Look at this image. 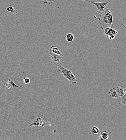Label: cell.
<instances>
[{
    "instance_id": "6",
    "label": "cell",
    "mask_w": 126,
    "mask_h": 140,
    "mask_svg": "<svg viewBox=\"0 0 126 140\" xmlns=\"http://www.w3.org/2000/svg\"><path fill=\"white\" fill-rule=\"evenodd\" d=\"M116 89L119 97H122L124 95H126V90L124 86H118Z\"/></svg>"
},
{
    "instance_id": "14",
    "label": "cell",
    "mask_w": 126,
    "mask_h": 140,
    "mask_svg": "<svg viewBox=\"0 0 126 140\" xmlns=\"http://www.w3.org/2000/svg\"><path fill=\"white\" fill-rule=\"evenodd\" d=\"M91 131L92 133L94 134H99L100 132V130L99 128L96 126H94L92 128Z\"/></svg>"
},
{
    "instance_id": "13",
    "label": "cell",
    "mask_w": 126,
    "mask_h": 140,
    "mask_svg": "<svg viewBox=\"0 0 126 140\" xmlns=\"http://www.w3.org/2000/svg\"><path fill=\"white\" fill-rule=\"evenodd\" d=\"M100 136L103 139H107L109 138L108 133L105 130L102 131Z\"/></svg>"
},
{
    "instance_id": "15",
    "label": "cell",
    "mask_w": 126,
    "mask_h": 140,
    "mask_svg": "<svg viewBox=\"0 0 126 140\" xmlns=\"http://www.w3.org/2000/svg\"><path fill=\"white\" fill-rule=\"evenodd\" d=\"M111 27H109L106 28L104 29V32H103V34L105 35H106V38H107L108 39H109V35L108 34L109 31V30H110Z\"/></svg>"
},
{
    "instance_id": "20",
    "label": "cell",
    "mask_w": 126,
    "mask_h": 140,
    "mask_svg": "<svg viewBox=\"0 0 126 140\" xmlns=\"http://www.w3.org/2000/svg\"><path fill=\"white\" fill-rule=\"evenodd\" d=\"M97 139L98 140H110L109 139H102L101 137L100 136H98L97 137Z\"/></svg>"
},
{
    "instance_id": "3",
    "label": "cell",
    "mask_w": 126,
    "mask_h": 140,
    "mask_svg": "<svg viewBox=\"0 0 126 140\" xmlns=\"http://www.w3.org/2000/svg\"><path fill=\"white\" fill-rule=\"evenodd\" d=\"M56 66L57 67L58 71L61 72L63 76L70 82L74 84L77 83V81L76 78L71 71L64 68L62 64L59 63L57 62Z\"/></svg>"
},
{
    "instance_id": "8",
    "label": "cell",
    "mask_w": 126,
    "mask_h": 140,
    "mask_svg": "<svg viewBox=\"0 0 126 140\" xmlns=\"http://www.w3.org/2000/svg\"><path fill=\"white\" fill-rule=\"evenodd\" d=\"M5 86L8 89H11L14 87H19L18 85L12 82L10 78L7 83Z\"/></svg>"
},
{
    "instance_id": "18",
    "label": "cell",
    "mask_w": 126,
    "mask_h": 140,
    "mask_svg": "<svg viewBox=\"0 0 126 140\" xmlns=\"http://www.w3.org/2000/svg\"><path fill=\"white\" fill-rule=\"evenodd\" d=\"M126 16H124L122 19V25L123 27H125V29H126Z\"/></svg>"
},
{
    "instance_id": "2",
    "label": "cell",
    "mask_w": 126,
    "mask_h": 140,
    "mask_svg": "<svg viewBox=\"0 0 126 140\" xmlns=\"http://www.w3.org/2000/svg\"><path fill=\"white\" fill-rule=\"evenodd\" d=\"M50 126L51 125L49 120H47L45 118L43 114L38 112L37 115L33 117L32 124L30 125V127L39 126L47 128Z\"/></svg>"
},
{
    "instance_id": "1",
    "label": "cell",
    "mask_w": 126,
    "mask_h": 140,
    "mask_svg": "<svg viewBox=\"0 0 126 140\" xmlns=\"http://www.w3.org/2000/svg\"><path fill=\"white\" fill-rule=\"evenodd\" d=\"M113 16L110 10L105 8L101 13L98 21L102 30L110 27H114L113 24Z\"/></svg>"
},
{
    "instance_id": "9",
    "label": "cell",
    "mask_w": 126,
    "mask_h": 140,
    "mask_svg": "<svg viewBox=\"0 0 126 140\" xmlns=\"http://www.w3.org/2000/svg\"><path fill=\"white\" fill-rule=\"evenodd\" d=\"M49 52L63 56V55L61 54L59 50L54 45H53L51 47Z\"/></svg>"
},
{
    "instance_id": "12",
    "label": "cell",
    "mask_w": 126,
    "mask_h": 140,
    "mask_svg": "<svg viewBox=\"0 0 126 140\" xmlns=\"http://www.w3.org/2000/svg\"><path fill=\"white\" fill-rule=\"evenodd\" d=\"M74 39V36L72 33H68L66 36V40L69 42H71L73 41Z\"/></svg>"
},
{
    "instance_id": "16",
    "label": "cell",
    "mask_w": 126,
    "mask_h": 140,
    "mask_svg": "<svg viewBox=\"0 0 126 140\" xmlns=\"http://www.w3.org/2000/svg\"><path fill=\"white\" fill-rule=\"evenodd\" d=\"M121 101L122 104L125 105H126V96L124 95L121 97Z\"/></svg>"
},
{
    "instance_id": "17",
    "label": "cell",
    "mask_w": 126,
    "mask_h": 140,
    "mask_svg": "<svg viewBox=\"0 0 126 140\" xmlns=\"http://www.w3.org/2000/svg\"><path fill=\"white\" fill-rule=\"evenodd\" d=\"M23 83L26 84L27 85L30 82L31 80L29 78H23Z\"/></svg>"
},
{
    "instance_id": "10",
    "label": "cell",
    "mask_w": 126,
    "mask_h": 140,
    "mask_svg": "<svg viewBox=\"0 0 126 140\" xmlns=\"http://www.w3.org/2000/svg\"><path fill=\"white\" fill-rule=\"evenodd\" d=\"M109 94L111 97L114 98H118L119 97L117 95L116 89L114 88L111 89L109 91Z\"/></svg>"
},
{
    "instance_id": "11",
    "label": "cell",
    "mask_w": 126,
    "mask_h": 140,
    "mask_svg": "<svg viewBox=\"0 0 126 140\" xmlns=\"http://www.w3.org/2000/svg\"><path fill=\"white\" fill-rule=\"evenodd\" d=\"M6 10L8 12L12 13L15 15H16L18 12L16 8L11 6V5H10L9 7L6 8Z\"/></svg>"
},
{
    "instance_id": "5",
    "label": "cell",
    "mask_w": 126,
    "mask_h": 140,
    "mask_svg": "<svg viewBox=\"0 0 126 140\" xmlns=\"http://www.w3.org/2000/svg\"><path fill=\"white\" fill-rule=\"evenodd\" d=\"M49 54L52 60L54 62H57L60 64H61L60 61V59L63 58V56L57 54H54V53L49 52Z\"/></svg>"
},
{
    "instance_id": "7",
    "label": "cell",
    "mask_w": 126,
    "mask_h": 140,
    "mask_svg": "<svg viewBox=\"0 0 126 140\" xmlns=\"http://www.w3.org/2000/svg\"><path fill=\"white\" fill-rule=\"evenodd\" d=\"M114 27H111L109 31V35L110 36L109 37V39L110 40L114 38L115 37V36L118 33L115 30L113 29Z\"/></svg>"
},
{
    "instance_id": "4",
    "label": "cell",
    "mask_w": 126,
    "mask_h": 140,
    "mask_svg": "<svg viewBox=\"0 0 126 140\" xmlns=\"http://www.w3.org/2000/svg\"><path fill=\"white\" fill-rule=\"evenodd\" d=\"M83 1L88 2L94 4L97 8L98 12L100 14L103 12V10L105 8L108 3V2L105 3L95 2L88 0H86Z\"/></svg>"
},
{
    "instance_id": "19",
    "label": "cell",
    "mask_w": 126,
    "mask_h": 140,
    "mask_svg": "<svg viewBox=\"0 0 126 140\" xmlns=\"http://www.w3.org/2000/svg\"><path fill=\"white\" fill-rule=\"evenodd\" d=\"M44 2V3L45 4H47V3L48 2H50V3H52L53 2V0H42Z\"/></svg>"
}]
</instances>
